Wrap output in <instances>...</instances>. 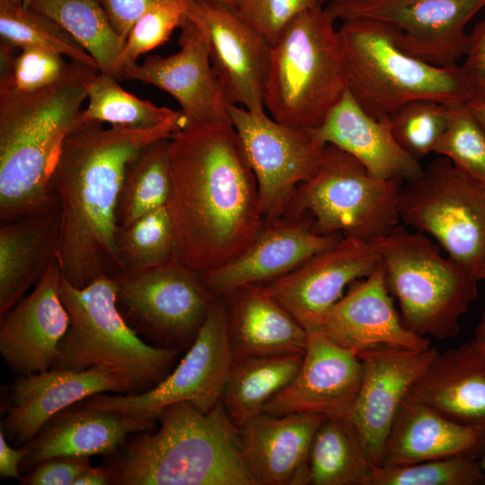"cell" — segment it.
<instances>
[{
  "label": "cell",
  "mask_w": 485,
  "mask_h": 485,
  "mask_svg": "<svg viewBox=\"0 0 485 485\" xmlns=\"http://www.w3.org/2000/svg\"><path fill=\"white\" fill-rule=\"evenodd\" d=\"M167 202L176 260L203 273L240 255L264 224L258 185L231 123L188 125L168 138Z\"/></svg>",
  "instance_id": "cell-1"
},
{
  "label": "cell",
  "mask_w": 485,
  "mask_h": 485,
  "mask_svg": "<svg viewBox=\"0 0 485 485\" xmlns=\"http://www.w3.org/2000/svg\"><path fill=\"white\" fill-rule=\"evenodd\" d=\"M188 124L180 119L148 128H103L81 114L64 141L51 181L60 210L57 259L71 285L84 287L101 275L125 271L116 234L128 166L147 146Z\"/></svg>",
  "instance_id": "cell-2"
},
{
  "label": "cell",
  "mask_w": 485,
  "mask_h": 485,
  "mask_svg": "<svg viewBox=\"0 0 485 485\" xmlns=\"http://www.w3.org/2000/svg\"><path fill=\"white\" fill-rule=\"evenodd\" d=\"M99 71L70 61L54 84L0 89V223L58 202L52 176L66 137L81 121L88 85Z\"/></svg>",
  "instance_id": "cell-3"
},
{
  "label": "cell",
  "mask_w": 485,
  "mask_h": 485,
  "mask_svg": "<svg viewBox=\"0 0 485 485\" xmlns=\"http://www.w3.org/2000/svg\"><path fill=\"white\" fill-rule=\"evenodd\" d=\"M157 420L155 432L129 436L104 456L113 485H258L221 401L207 412L175 402Z\"/></svg>",
  "instance_id": "cell-4"
},
{
  "label": "cell",
  "mask_w": 485,
  "mask_h": 485,
  "mask_svg": "<svg viewBox=\"0 0 485 485\" xmlns=\"http://www.w3.org/2000/svg\"><path fill=\"white\" fill-rule=\"evenodd\" d=\"M348 91L372 117L383 119L404 103L430 99L447 105L466 102L473 93L461 66H437L404 51L397 31L369 18L342 21Z\"/></svg>",
  "instance_id": "cell-5"
},
{
  "label": "cell",
  "mask_w": 485,
  "mask_h": 485,
  "mask_svg": "<svg viewBox=\"0 0 485 485\" xmlns=\"http://www.w3.org/2000/svg\"><path fill=\"white\" fill-rule=\"evenodd\" d=\"M114 278L101 275L84 287L62 275L60 297L69 315L52 367L85 370L105 366L139 394L157 386L177 365L181 352L154 347L126 322L116 303Z\"/></svg>",
  "instance_id": "cell-6"
},
{
  "label": "cell",
  "mask_w": 485,
  "mask_h": 485,
  "mask_svg": "<svg viewBox=\"0 0 485 485\" xmlns=\"http://www.w3.org/2000/svg\"><path fill=\"white\" fill-rule=\"evenodd\" d=\"M334 22L324 7L308 9L272 44L264 106L277 121L315 129L348 91Z\"/></svg>",
  "instance_id": "cell-7"
},
{
  "label": "cell",
  "mask_w": 485,
  "mask_h": 485,
  "mask_svg": "<svg viewBox=\"0 0 485 485\" xmlns=\"http://www.w3.org/2000/svg\"><path fill=\"white\" fill-rule=\"evenodd\" d=\"M373 243L405 326L426 338H454L478 296L475 276L445 257L428 235L405 225H398Z\"/></svg>",
  "instance_id": "cell-8"
},
{
  "label": "cell",
  "mask_w": 485,
  "mask_h": 485,
  "mask_svg": "<svg viewBox=\"0 0 485 485\" xmlns=\"http://www.w3.org/2000/svg\"><path fill=\"white\" fill-rule=\"evenodd\" d=\"M401 183L372 176L356 158L326 145L317 171L298 186L284 216L308 213L317 234L374 242L398 225Z\"/></svg>",
  "instance_id": "cell-9"
},
{
  "label": "cell",
  "mask_w": 485,
  "mask_h": 485,
  "mask_svg": "<svg viewBox=\"0 0 485 485\" xmlns=\"http://www.w3.org/2000/svg\"><path fill=\"white\" fill-rule=\"evenodd\" d=\"M398 211L405 226L432 237L478 279L485 258L483 183L440 156L401 184Z\"/></svg>",
  "instance_id": "cell-10"
},
{
  "label": "cell",
  "mask_w": 485,
  "mask_h": 485,
  "mask_svg": "<svg viewBox=\"0 0 485 485\" xmlns=\"http://www.w3.org/2000/svg\"><path fill=\"white\" fill-rule=\"evenodd\" d=\"M113 278L122 317L138 336L160 348L186 352L216 298L200 274L178 260Z\"/></svg>",
  "instance_id": "cell-11"
},
{
  "label": "cell",
  "mask_w": 485,
  "mask_h": 485,
  "mask_svg": "<svg viewBox=\"0 0 485 485\" xmlns=\"http://www.w3.org/2000/svg\"><path fill=\"white\" fill-rule=\"evenodd\" d=\"M233 360L225 304L223 297H216L197 339L157 386L139 394L98 393L80 404L152 420L179 401L207 412L221 400Z\"/></svg>",
  "instance_id": "cell-12"
},
{
  "label": "cell",
  "mask_w": 485,
  "mask_h": 485,
  "mask_svg": "<svg viewBox=\"0 0 485 485\" xmlns=\"http://www.w3.org/2000/svg\"><path fill=\"white\" fill-rule=\"evenodd\" d=\"M229 115L257 181L263 218L278 220L298 186L317 171L326 145L313 129L278 122L265 110L231 104Z\"/></svg>",
  "instance_id": "cell-13"
},
{
  "label": "cell",
  "mask_w": 485,
  "mask_h": 485,
  "mask_svg": "<svg viewBox=\"0 0 485 485\" xmlns=\"http://www.w3.org/2000/svg\"><path fill=\"white\" fill-rule=\"evenodd\" d=\"M485 0H343L324 6L334 20L375 19L394 27L407 53L429 64L452 67L464 57L466 26Z\"/></svg>",
  "instance_id": "cell-14"
},
{
  "label": "cell",
  "mask_w": 485,
  "mask_h": 485,
  "mask_svg": "<svg viewBox=\"0 0 485 485\" xmlns=\"http://www.w3.org/2000/svg\"><path fill=\"white\" fill-rule=\"evenodd\" d=\"M204 32L213 69L232 104L265 110L272 44L237 9L193 0L189 16Z\"/></svg>",
  "instance_id": "cell-15"
},
{
  "label": "cell",
  "mask_w": 485,
  "mask_h": 485,
  "mask_svg": "<svg viewBox=\"0 0 485 485\" xmlns=\"http://www.w3.org/2000/svg\"><path fill=\"white\" fill-rule=\"evenodd\" d=\"M381 263L373 242L343 236L265 289L308 331L314 330L343 296L344 289Z\"/></svg>",
  "instance_id": "cell-16"
},
{
  "label": "cell",
  "mask_w": 485,
  "mask_h": 485,
  "mask_svg": "<svg viewBox=\"0 0 485 485\" xmlns=\"http://www.w3.org/2000/svg\"><path fill=\"white\" fill-rule=\"evenodd\" d=\"M179 45V51L171 56L149 55L142 64L123 67L118 79L140 81L168 93L180 104L189 125L231 123L232 103L211 65L207 38L189 17L181 27Z\"/></svg>",
  "instance_id": "cell-17"
},
{
  "label": "cell",
  "mask_w": 485,
  "mask_h": 485,
  "mask_svg": "<svg viewBox=\"0 0 485 485\" xmlns=\"http://www.w3.org/2000/svg\"><path fill=\"white\" fill-rule=\"evenodd\" d=\"M439 353L433 347L425 350L376 347L357 353L362 380L348 419L374 466L379 464L400 405Z\"/></svg>",
  "instance_id": "cell-18"
},
{
  "label": "cell",
  "mask_w": 485,
  "mask_h": 485,
  "mask_svg": "<svg viewBox=\"0 0 485 485\" xmlns=\"http://www.w3.org/2000/svg\"><path fill=\"white\" fill-rule=\"evenodd\" d=\"M307 333L296 375L262 411L277 416L316 413L348 418L362 380L361 360L357 352L334 343L320 331Z\"/></svg>",
  "instance_id": "cell-19"
},
{
  "label": "cell",
  "mask_w": 485,
  "mask_h": 485,
  "mask_svg": "<svg viewBox=\"0 0 485 485\" xmlns=\"http://www.w3.org/2000/svg\"><path fill=\"white\" fill-rule=\"evenodd\" d=\"M302 217L283 216L264 222L240 255L221 267L199 273L209 293L220 297L242 287L275 280L343 237L317 234Z\"/></svg>",
  "instance_id": "cell-20"
},
{
  "label": "cell",
  "mask_w": 485,
  "mask_h": 485,
  "mask_svg": "<svg viewBox=\"0 0 485 485\" xmlns=\"http://www.w3.org/2000/svg\"><path fill=\"white\" fill-rule=\"evenodd\" d=\"M62 271L57 257L31 294L0 316V354L16 375L51 368L69 327L60 297Z\"/></svg>",
  "instance_id": "cell-21"
},
{
  "label": "cell",
  "mask_w": 485,
  "mask_h": 485,
  "mask_svg": "<svg viewBox=\"0 0 485 485\" xmlns=\"http://www.w3.org/2000/svg\"><path fill=\"white\" fill-rule=\"evenodd\" d=\"M11 390L12 405L0 429L15 445H23L63 410L98 393L127 394L128 386L114 369L97 366L82 371L51 367L18 375Z\"/></svg>",
  "instance_id": "cell-22"
},
{
  "label": "cell",
  "mask_w": 485,
  "mask_h": 485,
  "mask_svg": "<svg viewBox=\"0 0 485 485\" xmlns=\"http://www.w3.org/2000/svg\"><path fill=\"white\" fill-rule=\"evenodd\" d=\"M312 331L357 353L376 347L410 350L431 347L428 338L403 323L388 289L382 261L370 275L352 283L348 292Z\"/></svg>",
  "instance_id": "cell-23"
},
{
  "label": "cell",
  "mask_w": 485,
  "mask_h": 485,
  "mask_svg": "<svg viewBox=\"0 0 485 485\" xmlns=\"http://www.w3.org/2000/svg\"><path fill=\"white\" fill-rule=\"evenodd\" d=\"M155 421L75 403L53 416L31 441L23 445L28 454L21 472H29L41 462L55 457L110 455L132 434L151 431Z\"/></svg>",
  "instance_id": "cell-24"
},
{
  "label": "cell",
  "mask_w": 485,
  "mask_h": 485,
  "mask_svg": "<svg viewBox=\"0 0 485 485\" xmlns=\"http://www.w3.org/2000/svg\"><path fill=\"white\" fill-rule=\"evenodd\" d=\"M326 417L261 411L239 427L242 455L258 485H306L310 445Z\"/></svg>",
  "instance_id": "cell-25"
},
{
  "label": "cell",
  "mask_w": 485,
  "mask_h": 485,
  "mask_svg": "<svg viewBox=\"0 0 485 485\" xmlns=\"http://www.w3.org/2000/svg\"><path fill=\"white\" fill-rule=\"evenodd\" d=\"M324 145H332L356 158L374 177L403 182L423 169L394 138L389 119L366 113L348 91L313 129Z\"/></svg>",
  "instance_id": "cell-26"
},
{
  "label": "cell",
  "mask_w": 485,
  "mask_h": 485,
  "mask_svg": "<svg viewBox=\"0 0 485 485\" xmlns=\"http://www.w3.org/2000/svg\"><path fill=\"white\" fill-rule=\"evenodd\" d=\"M406 398L485 432V356L471 341L439 353Z\"/></svg>",
  "instance_id": "cell-27"
},
{
  "label": "cell",
  "mask_w": 485,
  "mask_h": 485,
  "mask_svg": "<svg viewBox=\"0 0 485 485\" xmlns=\"http://www.w3.org/2000/svg\"><path fill=\"white\" fill-rule=\"evenodd\" d=\"M223 297L234 359L304 353L307 331L262 285Z\"/></svg>",
  "instance_id": "cell-28"
},
{
  "label": "cell",
  "mask_w": 485,
  "mask_h": 485,
  "mask_svg": "<svg viewBox=\"0 0 485 485\" xmlns=\"http://www.w3.org/2000/svg\"><path fill=\"white\" fill-rule=\"evenodd\" d=\"M485 432L455 423L428 405L405 398L400 405L377 466H396L473 454Z\"/></svg>",
  "instance_id": "cell-29"
},
{
  "label": "cell",
  "mask_w": 485,
  "mask_h": 485,
  "mask_svg": "<svg viewBox=\"0 0 485 485\" xmlns=\"http://www.w3.org/2000/svg\"><path fill=\"white\" fill-rule=\"evenodd\" d=\"M59 203L0 226V316L44 276L57 257Z\"/></svg>",
  "instance_id": "cell-30"
},
{
  "label": "cell",
  "mask_w": 485,
  "mask_h": 485,
  "mask_svg": "<svg viewBox=\"0 0 485 485\" xmlns=\"http://www.w3.org/2000/svg\"><path fill=\"white\" fill-rule=\"evenodd\" d=\"M304 353L234 359L221 401L239 428L262 411L266 403L296 375Z\"/></svg>",
  "instance_id": "cell-31"
},
{
  "label": "cell",
  "mask_w": 485,
  "mask_h": 485,
  "mask_svg": "<svg viewBox=\"0 0 485 485\" xmlns=\"http://www.w3.org/2000/svg\"><path fill=\"white\" fill-rule=\"evenodd\" d=\"M347 417H326L313 437L306 485H366L374 469Z\"/></svg>",
  "instance_id": "cell-32"
},
{
  "label": "cell",
  "mask_w": 485,
  "mask_h": 485,
  "mask_svg": "<svg viewBox=\"0 0 485 485\" xmlns=\"http://www.w3.org/2000/svg\"><path fill=\"white\" fill-rule=\"evenodd\" d=\"M24 5L55 21L95 59L100 72L116 76L125 40L97 0H25Z\"/></svg>",
  "instance_id": "cell-33"
},
{
  "label": "cell",
  "mask_w": 485,
  "mask_h": 485,
  "mask_svg": "<svg viewBox=\"0 0 485 485\" xmlns=\"http://www.w3.org/2000/svg\"><path fill=\"white\" fill-rule=\"evenodd\" d=\"M168 138L150 144L129 163L118 207L119 226L167 206L171 190Z\"/></svg>",
  "instance_id": "cell-34"
},
{
  "label": "cell",
  "mask_w": 485,
  "mask_h": 485,
  "mask_svg": "<svg viewBox=\"0 0 485 485\" xmlns=\"http://www.w3.org/2000/svg\"><path fill=\"white\" fill-rule=\"evenodd\" d=\"M87 99L88 104L82 110V119L84 121L148 128L187 119L181 110H173L141 100L124 90L116 76L101 72L96 73L92 78Z\"/></svg>",
  "instance_id": "cell-35"
},
{
  "label": "cell",
  "mask_w": 485,
  "mask_h": 485,
  "mask_svg": "<svg viewBox=\"0 0 485 485\" xmlns=\"http://www.w3.org/2000/svg\"><path fill=\"white\" fill-rule=\"evenodd\" d=\"M0 38L16 48L44 49L100 72L95 59L61 26L24 4L0 0Z\"/></svg>",
  "instance_id": "cell-36"
},
{
  "label": "cell",
  "mask_w": 485,
  "mask_h": 485,
  "mask_svg": "<svg viewBox=\"0 0 485 485\" xmlns=\"http://www.w3.org/2000/svg\"><path fill=\"white\" fill-rule=\"evenodd\" d=\"M116 246L125 271L146 269L176 260V242L167 207L119 226Z\"/></svg>",
  "instance_id": "cell-37"
},
{
  "label": "cell",
  "mask_w": 485,
  "mask_h": 485,
  "mask_svg": "<svg viewBox=\"0 0 485 485\" xmlns=\"http://www.w3.org/2000/svg\"><path fill=\"white\" fill-rule=\"evenodd\" d=\"M479 456L473 454L396 466H375L366 485L482 484Z\"/></svg>",
  "instance_id": "cell-38"
},
{
  "label": "cell",
  "mask_w": 485,
  "mask_h": 485,
  "mask_svg": "<svg viewBox=\"0 0 485 485\" xmlns=\"http://www.w3.org/2000/svg\"><path fill=\"white\" fill-rule=\"evenodd\" d=\"M450 105L418 99L397 108L389 116L398 144L417 160L435 152L449 118Z\"/></svg>",
  "instance_id": "cell-39"
},
{
  "label": "cell",
  "mask_w": 485,
  "mask_h": 485,
  "mask_svg": "<svg viewBox=\"0 0 485 485\" xmlns=\"http://www.w3.org/2000/svg\"><path fill=\"white\" fill-rule=\"evenodd\" d=\"M68 65L59 54L0 41V89L33 92L47 87L61 78Z\"/></svg>",
  "instance_id": "cell-40"
},
{
  "label": "cell",
  "mask_w": 485,
  "mask_h": 485,
  "mask_svg": "<svg viewBox=\"0 0 485 485\" xmlns=\"http://www.w3.org/2000/svg\"><path fill=\"white\" fill-rule=\"evenodd\" d=\"M434 153L485 185V130L466 102L450 105L446 128Z\"/></svg>",
  "instance_id": "cell-41"
},
{
  "label": "cell",
  "mask_w": 485,
  "mask_h": 485,
  "mask_svg": "<svg viewBox=\"0 0 485 485\" xmlns=\"http://www.w3.org/2000/svg\"><path fill=\"white\" fill-rule=\"evenodd\" d=\"M193 0H163L148 8L133 24L116 64L115 75L137 63L139 56L168 40L176 28L189 16Z\"/></svg>",
  "instance_id": "cell-42"
},
{
  "label": "cell",
  "mask_w": 485,
  "mask_h": 485,
  "mask_svg": "<svg viewBox=\"0 0 485 485\" xmlns=\"http://www.w3.org/2000/svg\"><path fill=\"white\" fill-rule=\"evenodd\" d=\"M318 6L314 0H241L237 11L273 44L297 15Z\"/></svg>",
  "instance_id": "cell-43"
},
{
  "label": "cell",
  "mask_w": 485,
  "mask_h": 485,
  "mask_svg": "<svg viewBox=\"0 0 485 485\" xmlns=\"http://www.w3.org/2000/svg\"><path fill=\"white\" fill-rule=\"evenodd\" d=\"M89 457H55L36 465L20 480L22 485H73L90 467Z\"/></svg>",
  "instance_id": "cell-44"
},
{
  "label": "cell",
  "mask_w": 485,
  "mask_h": 485,
  "mask_svg": "<svg viewBox=\"0 0 485 485\" xmlns=\"http://www.w3.org/2000/svg\"><path fill=\"white\" fill-rule=\"evenodd\" d=\"M465 58L461 65L474 96H485V19L469 33Z\"/></svg>",
  "instance_id": "cell-45"
},
{
  "label": "cell",
  "mask_w": 485,
  "mask_h": 485,
  "mask_svg": "<svg viewBox=\"0 0 485 485\" xmlns=\"http://www.w3.org/2000/svg\"><path fill=\"white\" fill-rule=\"evenodd\" d=\"M115 31L126 40L135 22L152 5L163 0H97Z\"/></svg>",
  "instance_id": "cell-46"
},
{
  "label": "cell",
  "mask_w": 485,
  "mask_h": 485,
  "mask_svg": "<svg viewBox=\"0 0 485 485\" xmlns=\"http://www.w3.org/2000/svg\"><path fill=\"white\" fill-rule=\"evenodd\" d=\"M28 454L25 445L13 448L9 445L7 439L0 429V475L2 478H13L21 480V465Z\"/></svg>",
  "instance_id": "cell-47"
},
{
  "label": "cell",
  "mask_w": 485,
  "mask_h": 485,
  "mask_svg": "<svg viewBox=\"0 0 485 485\" xmlns=\"http://www.w3.org/2000/svg\"><path fill=\"white\" fill-rule=\"evenodd\" d=\"M113 485L110 472L106 466L89 467L74 482L73 485Z\"/></svg>",
  "instance_id": "cell-48"
},
{
  "label": "cell",
  "mask_w": 485,
  "mask_h": 485,
  "mask_svg": "<svg viewBox=\"0 0 485 485\" xmlns=\"http://www.w3.org/2000/svg\"><path fill=\"white\" fill-rule=\"evenodd\" d=\"M466 104L473 117L485 130V96L472 97L466 101Z\"/></svg>",
  "instance_id": "cell-49"
},
{
  "label": "cell",
  "mask_w": 485,
  "mask_h": 485,
  "mask_svg": "<svg viewBox=\"0 0 485 485\" xmlns=\"http://www.w3.org/2000/svg\"><path fill=\"white\" fill-rule=\"evenodd\" d=\"M471 343L485 356V310L476 326Z\"/></svg>",
  "instance_id": "cell-50"
},
{
  "label": "cell",
  "mask_w": 485,
  "mask_h": 485,
  "mask_svg": "<svg viewBox=\"0 0 485 485\" xmlns=\"http://www.w3.org/2000/svg\"><path fill=\"white\" fill-rule=\"evenodd\" d=\"M209 1L237 9L241 0H209Z\"/></svg>",
  "instance_id": "cell-51"
},
{
  "label": "cell",
  "mask_w": 485,
  "mask_h": 485,
  "mask_svg": "<svg viewBox=\"0 0 485 485\" xmlns=\"http://www.w3.org/2000/svg\"><path fill=\"white\" fill-rule=\"evenodd\" d=\"M479 462H480L481 469L482 472V477H483L482 485H485V445L480 454Z\"/></svg>",
  "instance_id": "cell-52"
},
{
  "label": "cell",
  "mask_w": 485,
  "mask_h": 485,
  "mask_svg": "<svg viewBox=\"0 0 485 485\" xmlns=\"http://www.w3.org/2000/svg\"><path fill=\"white\" fill-rule=\"evenodd\" d=\"M478 279L480 280H485V258L483 260L482 265L481 267V269L478 274Z\"/></svg>",
  "instance_id": "cell-53"
},
{
  "label": "cell",
  "mask_w": 485,
  "mask_h": 485,
  "mask_svg": "<svg viewBox=\"0 0 485 485\" xmlns=\"http://www.w3.org/2000/svg\"><path fill=\"white\" fill-rule=\"evenodd\" d=\"M314 1L316 2L318 5L324 7L328 4L338 2V1H343V0H314Z\"/></svg>",
  "instance_id": "cell-54"
},
{
  "label": "cell",
  "mask_w": 485,
  "mask_h": 485,
  "mask_svg": "<svg viewBox=\"0 0 485 485\" xmlns=\"http://www.w3.org/2000/svg\"><path fill=\"white\" fill-rule=\"evenodd\" d=\"M9 3L15 4H24L25 0H5Z\"/></svg>",
  "instance_id": "cell-55"
},
{
  "label": "cell",
  "mask_w": 485,
  "mask_h": 485,
  "mask_svg": "<svg viewBox=\"0 0 485 485\" xmlns=\"http://www.w3.org/2000/svg\"><path fill=\"white\" fill-rule=\"evenodd\" d=\"M25 2V1H24Z\"/></svg>",
  "instance_id": "cell-56"
}]
</instances>
